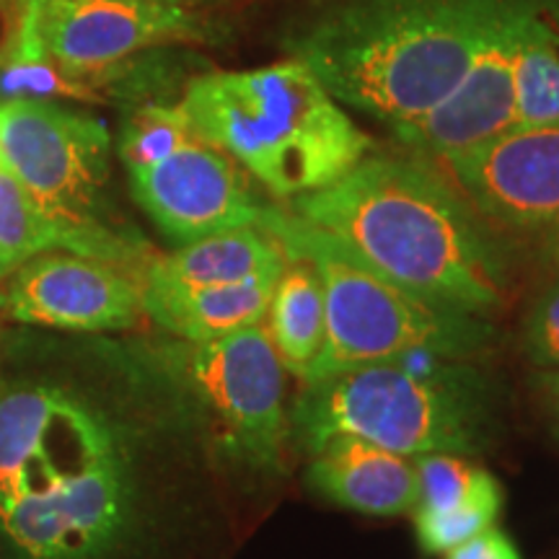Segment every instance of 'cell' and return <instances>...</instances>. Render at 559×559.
Masks as SVG:
<instances>
[{"label":"cell","mask_w":559,"mask_h":559,"mask_svg":"<svg viewBox=\"0 0 559 559\" xmlns=\"http://www.w3.org/2000/svg\"><path fill=\"white\" fill-rule=\"evenodd\" d=\"M0 317L75 332L130 330L143 317V283L130 270L73 251H45L0 280Z\"/></svg>","instance_id":"obj_13"},{"label":"cell","mask_w":559,"mask_h":559,"mask_svg":"<svg viewBox=\"0 0 559 559\" xmlns=\"http://www.w3.org/2000/svg\"><path fill=\"white\" fill-rule=\"evenodd\" d=\"M306 481L332 506L366 515L412 513L415 461L353 436H332L311 451Z\"/></svg>","instance_id":"obj_14"},{"label":"cell","mask_w":559,"mask_h":559,"mask_svg":"<svg viewBox=\"0 0 559 559\" xmlns=\"http://www.w3.org/2000/svg\"><path fill=\"white\" fill-rule=\"evenodd\" d=\"M181 107L202 140L280 200L324 190L376 151L373 138L298 58L198 75Z\"/></svg>","instance_id":"obj_4"},{"label":"cell","mask_w":559,"mask_h":559,"mask_svg":"<svg viewBox=\"0 0 559 559\" xmlns=\"http://www.w3.org/2000/svg\"><path fill=\"white\" fill-rule=\"evenodd\" d=\"M109 151L107 124L88 111L45 99L0 104V166L81 241L83 254L132 270L143 243L104 215Z\"/></svg>","instance_id":"obj_7"},{"label":"cell","mask_w":559,"mask_h":559,"mask_svg":"<svg viewBox=\"0 0 559 559\" xmlns=\"http://www.w3.org/2000/svg\"><path fill=\"white\" fill-rule=\"evenodd\" d=\"M436 166L508 249L559 264V122L510 128Z\"/></svg>","instance_id":"obj_9"},{"label":"cell","mask_w":559,"mask_h":559,"mask_svg":"<svg viewBox=\"0 0 559 559\" xmlns=\"http://www.w3.org/2000/svg\"><path fill=\"white\" fill-rule=\"evenodd\" d=\"M194 135L198 132H194L190 115L181 104H138L122 120L117 153H120L124 169L130 171L171 156L181 145L190 143Z\"/></svg>","instance_id":"obj_21"},{"label":"cell","mask_w":559,"mask_h":559,"mask_svg":"<svg viewBox=\"0 0 559 559\" xmlns=\"http://www.w3.org/2000/svg\"><path fill=\"white\" fill-rule=\"evenodd\" d=\"M45 251L83 254V247L0 166V280H5L26 260L45 254Z\"/></svg>","instance_id":"obj_20"},{"label":"cell","mask_w":559,"mask_h":559,"mask_svg":"<svg viewBox=\"0 0 559 559\" xmlns=\"http://www.w3.org/2000/svg\"><path fill=\"white\" fill-rule=\"evenodd\" d=\"M502 510V487L498 479L481 485L469 500L451 510L428 513V510H412L415 515L417 544L428 555H445L459 544H464L479 531L495 526Z\"/></svg>","instance_id":"obj_22"},{"label":"cell","mask_w":559,"mask_h":559,"mask_svg":"<svg viewBox=\"0 0 559 559\" xmlns=\"http://www.w3.org/2000/svg\"><path fill=\"white\" fill-rule=\"evenodd\" d=\"M132 459L99 404L50 381L0 386V539L11 559H132Z\"/></svg>","instance_id":"obj_1"},{"label":"cell","mask_w":559,"mask_h":559,"mask_svg":"<svg viewBox=\"0 0 559 559\" xmlns=\"http://www.w3.org/2000/svg\"><path fill=\"white\" fill-rule=\"evenodd\" d=\"M445 559H523L515 542L510 539L506 531L498 526H489L479 531L477 536L466 539L459 547L445 551Z\"/></svg>","instance_id":"obj_25"},{"label":"cell","mask_w":559,"mask_h":559,"mask_svg":"<svg viewBox=\"0 0 559 559\" xmlns=\"http://www.w3.org/2000/svg\"><path fill=\"white\" fill-rule=\"evenodd\" d=\"M559 122V9L528 3L515 62V128Z\"/></svg>","instance_id":"obj_18"},{"label":"cell","mask_w":559,"mask_h":559,"mask_svg":"<svg viewBox=\"0 0 559 559\" xmlns=\"http://www.w3.org/2000/svg\"><path fill=\"white\" fill-rule=\"evenodd\" d=\"M13 99L102 102L104 94L88 75L70 73L55 62L34 34L16 24L9 47L0 52V104Z\"/></svg>","instance_id":"obj_19"},{"label":"cell","mask_w":559,"mask_h":559,"mask_svg":"<svg viewBox=\"0 0 559 559\" xmlns=\"http://www.w3.org/2000/svg\"><path fill=\"white\" fill-rule=\"evenodd\" d=\"M260 226L285 254L309 262L324 288V345L304 381L409 353L472 358L498 337L487 319L412 296L293 210L264 207Z\"/></svg>","instance_id":"obj_6"},{"label":"cell","mask_w":559,"mask_h":559,"mask_svg":"<svg viewBox=\"0 0 559 559\" xmlns=\"http://www.w3.org/2000/svg\"><path fill=\"white\" fill-rule=\"evenodd\" d=\"M528 0H498L456 88L394 135L412 156L440 164L515 128V62Z\"/></svg>","instance_id":"obj_10"},{"label":"cell","mask_w":559,"mask_h":559,"mask_svg":"<svg viewBox=\"0 0 559 559\" xmlns=\"http://www.w3.org/2000/svg\"><path fill=\"white\" fill-rule=\"evenodd\" d=\"M192 409L205 419L215 449L251 472L283 466L290 440L285 370L267 326L210 342H171L158 353Z\"/></svg>","instance_id":"obj_8"},{"label":"cell","mask_w":559,"mask_h":559,"mask_svg":"<svg viewBox=\"0 0 559 559\" xmlns=\"http://www.w3.org/2000/svg\"><path fill=\"white\" fill-rule=\"evenodd\" d=\"M288 260L239 283L190 290H143V317L185 342H210L260 324Z\"/></svg>","instance_id":"obj_15"},{"label":"cell","mask_w":559,"mask_h":559,"mask_svg":"<svg viewBox=\"0 0 559 559\" xmlns=\"http://www.w3.org/2000/svg\"><path fill=\"white\" fill-rule=\"evenodd\" d=\"M0 319H3V317H0Z\"/></svg>","instance_id":"obj_28"},{"label":"cell","mask_w":559,"mask_h":559,"mask_svg":"<svg viewBox=\"0 0 559 559\" xmlns=\"http://www.w3.org/2000/svg\"><path fill=\"white\" fill-rule=\"evenodd\" d=\"M264 319H267L264 326L285 370L304 381L321 353L326 332L324 288L309 262L300 257H288Z\"/></svg>","instance_id":"obj_17"},{"label":"cell","mask_w":559,"mask_h":559,"mask_svg":"<svg viewBox=\"0 0 559 559\" xmlns=\"http://www.w3.org/2000/svg\"><path fill=\"white\" fill-rule=\"evenodd\" d=\"M412 461L417 474V500L412 510H428V513L451 510L492 479L487 469L469 464L459 453H423Z\"/></svg>","instance_id":"obj_23"},{"label":"cell","mask_w":559,"mask_h":559,"mask_svg":"<svg viewBox=\"0 0 559 559\" xmlns=\"http://www.w3.org/2000/svg\"><path fill=\"white\" fill-rule=\"evenodd\" d=\"M521 347L536 368H559V275L528 306Z\"/></svg>","instance_id":"obj_24"},{"label":"cell","mask_w":559,"mask_h":559,"mask_svg":"<svg viewBox=\"0 0 559 559\" xmlns=\"http://www.w3.org/2000/svg\"><path fill=\"white\" fill-rule=\"evenodd\" d=\"M34 3H45V0H19V5H34ZM171 3L192 5V3H200V0H171Z\"/></svg>","instance_id":"obj_27"},{"label":"cell","mask_w":559,"mask_h":559,"mask_svg":"<svg viewBox=\"0 0 559 559\" xmlns=\"http://www.w3.org/2000/svg\"><path fill=\"white\" fill-rule=\"evenodd\" d=\"M16 24L79 75L99 73L166 41L202 37L198 11L171 0H45L21 5Z\"/></svg>","instance_id":"obj_11"},{"label":"cell","mask_w":559,"mask_h":559,"mask_svg":"<svg viewBox=\"0 0 559 559\" xmlns=\"http://www.w3.org/2000/svg\"><path fill=\"white\" fill-rule=\"evenodd\" d=\"M128 177L132 200L177 247L262 221L264 205L239 164L200 135Z\"/></svg>","instance_id":"obj_12"},{"label":"cell","mask_w":559,"mask_h":559,"mask_svg":"<svg viewBox=\"0 0 559 559\" xmlns=\"http://www.w3.org/2000/svg\"><path fill=\"white\" fill-rule=\"evenodd\" d=\"M498 0H360L293 45L340 104L389 128L428 115L456 88Z\"/></svg>","instance_id":"obj_3"},{"label":"cell","mask_w":559,"mask_h":559,"mask_svg":"<svg viewBox=\"0 0 559 559\" xmlns=\"http://www.w3.org/2000/svg\"><path fill=\"white\" fill-rule=\"evenodd\" d=\"M539 379H542V389H544V396H547L549 407L555 409V415L559 417V368L544 370Z\"/></svg>","instance_id":"obj_26"},{"label":"cell","mask_w":559,"mask_h":559,"mask_svg":"<svg viewBox=\"0 0 559 559\" xmlns=\"http://www.w3.org/2000/svg\"><path fill=\"white\" fill-rule=\"evenodd\" d=\"M288 419L290 440L309 453L353 436L402 456H474L492 438L495 396L461 358L409 353L304 381Z\"/></svg>","instance_id":"obj_5"},{"label":"cell","mask_w":559,"mask_h":559,"mask_svg":"<svg viewBox=\"0 0 559 559\" xmlns=\"http://www.w3.org/2000/svg\"><path fill=\"white\" fill-rule=\"evenodd\" d=\"M293 213L432 306L487 319L513 290L506 243L425 158L368 153L330 187L293 200Z\"/></svg>","instance_id":"obj_2"},{"label":"cell","mask_w":559,"mask_h":559,"mask_svg":"<svg viewBox=\"0 0 559 559\" xmlns=\"http://www.w3.org/2000/svg\"><path fill=\"white\" fill-rule=\"evenodd\" d=\"M283 247L262 226L223 230L190 241L145 267L143 290H190L239 283L243 277L285 262Z\"/></svg>","instance_id":"obj_16"}]
</instances>
